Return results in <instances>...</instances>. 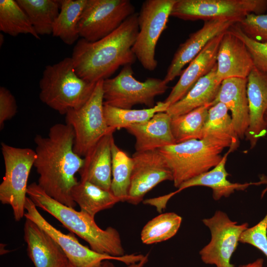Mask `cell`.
Returning a JSON list of instances; mask_svg holds the SVG:
<instances>
[{
  "instance_id": "cell-1",
  "label": "cell",
  "mask_w": 267,
  "mask_h": 267,
  "mask_svg": "<svg viewBox=\"0 0 267 267\" xmlns=\"http://www.w3.org/2000/svg\"><path fill=\"white\" fill-rule=\"evenodd\" d=\"M74 140L70 126L52 125L47 136L37 134L34 138L36 158L34 164L39 175V186L55 200L73 208L77 204L71 192L79 182L75 175L84 164V159L74 152Z\"/></svg>"
},
{
  "instance_id": "cell-2",
  "label": "cell",
  "mask_w": 267,
  "mask_h": 267,
  "mask_svg": "<svg viewBox=\"0 0 267 267\" xmlns=\"http://www.w3.org/2000/svg\"><path fill=\"white\" fill-rule=\"evenodd\" d=\"M138 31V13L135 12L115 31L98 41L90 42L81 38L71 57L77 74L96 83L109 78L120 67L134 63L136 58L132 47Z\"/></svg>"
},
{
  "instance_id": "cell-3",
  "label": "cell",
  "mask_w": 267,
  "mask_h": 267,
  "mask_svg": "<svg viewBox=\"0 0 267 267\" xmlns=\"http://www.w3.org/2000/svg\"><path fill=\"white\" fill-rule=\"evenodd\" d=\"M27 194L37 207L52 215L72 233L86 241L92 250L114 257L125 255L120 234L115 228H100L94 218L55 200L36 182L28 186Z\"/></svg>"
},
{
  "instance_id": "cell-4",
  "label": "cell",
  "mask_w": 267,
  "mask_h": 267,
  "mask_svg": "<svg viewBox=\"0 0 267 267\" xmlns=\"http://www.w3.org/2000/svg\"><path fill=\"white\" fill-rule=\"evenodd\" d=\"M96 83L79 77L71 57H65L58 63L45 66L39 82V97L50 108L65 115L87 101Z\"/></svg>"
},
{
  "instance_id": "cell-5",
  "label": "cell",
  "mask_w": 267,
  "mask_h": 267,
  "mask_svg": "<svg viewBox=\"0 0 267 267\" xmlns=\"http://www.w3.org/2000/svg\"><path fill=\"white\" fill-rule=\"evenodd\" d=\"M224 148L205 139H191L158 149L171 170L174 185L205 173L222 160Z\"/></svg>"
},
{
  "instance_id": "cell-6",
  "label": "cell",
  "mask_w": 267,
  "mask_h": 267,
  "mask_svg": "<svg viewBox=\"0 0 267 267\" xmlns=\"http://www.w3.org/2000/svg\"><path fill=\"white\" fill-rule=\"evenodd\" d=\"M5 174L0 184V201L10 205L15 220L18 222L25 215L27 182L36 158L35 151L1 143Z\"/></svg>"
},
{
  "instance_id": "cell-7",
  "label": "cell",
  "mask_w": 267,
  "mask_h": 267,
  "mask_svg": "<svg viewBox=\"0 0 267 267\" xmlns=\"http://www.w3.org/2000/svg\"><path fill=\"white\" fill-rule=\"evenodd\" d=\"M134 74L132 65H127L115 77L103 80L104 104L125 109L139 104L154 107L155 98L166 91L167 84L152 77L140 82Z\"/></svg>"
},
{
  "instance_id": "cell-8",
  "label": "cell",
  "mask_w": 267,
  "mask_h": 267,
  "mask_svg": "<svg viewBox=\"0 0 267 267\" xmlns=\"http://www.w3.org/2000/svg\"><path fill=\"white\" fill-rule=\"evenodd\" d=\"M103 81L96 83L87 101L80 108L65 114L66 124L75 134L74 152L82 157L105 134L116 130L108 126L103 113Z\"/></svg>"
},
{
  "instance_id": "cell-9",
  "label": "cell",
  "mask_w": 267,
  "mask_h": 267,
  "mask_svg": "<svg viewBox=\"0 0 267 267\" xmlns=\"http://www.w3.org/2000/svg\"><path fill=\"white\" fill-rule=\"evenodd\" d=\"M267 10V0H177L171 16L183 20L238 23L249 14H263Z\"/></svg>"
},
{
  "instance_id": "cell-10",
  "label": "cell",
  "mask_w": 267,
  "mask_h": 267,
  "mask_svg": "<svg viewBox=\"0 0 267 267\" xmlns=\"http://www.w3.org/2000/svg\"><path fill=\"white\" fill-rule=\"evenodd\" d=\"M24 217L35 222L45 231L60 246L69 262L75 267H101L107 260H115L129 266L140 262L144 257L142 254H131L114 257L98 253L82 244L71 232L65 234L55 228L39 213L37 207L27 196Z\"/></svg>"
},
{
  "instance_id": "cell-11",
  "label": "cell",
  "mask_w": 267,
  "mask_h": 267,
  "mask_svg": "<svg viewBox=\"0 0 267 267\" xmlns=\"http://www.w3.org/2000/svg\"><path fill=\"white\" fill-rule=\"evenodd\" d=\"M176 0H146L138 13L139 31L132 50L145 70L152 71L157 67L156 46Z\"/></svg>"
},
{
  "instance_id": "cell-12",
  "label": "cell",
  "mask_w": 267,
  "mask_h": 267,
  "mask_svg": "<svg viewBox=\"0 0 267 267\" xmlns=\"http://www.w3.org/2000/svg\"><path fill=\"white\" fill-rule=\"evenodd\" d=\"M134 13L129 0H87L78 24L80 37L90 42L98 41Z\"/></svg>"
},
{
  "instance_id": "cell-13",
  "label": "cell",
  "mask_w": 267,
  "mask_h": 267,
  "mask_svg": "<svg viewBox=\"0 0 267 267\" xmlns=\"http://www.w3.org/2000/svg\"><path fill=\"white\" fill-rule=\"evenodd\" d=\"M202 222L211 233L210 242L199 252L203 262L217 267H234L230 258L241 234L248 228V223L238 224L221 211H216L213 217Z\"/></svg>"
},
{
  "instance_id": "cell-14",
  "label": "cell",
  "mask_w": 267,
  "mask_h": 267,
  "mask_svg": "<svg viewBox=\"0 0 267 267\" xmlns=\"http://www.w3.org/2000/svg\"><path fill=\"white\" fill-rule=\"evenodd\" d=\"M133 168L128 199L136 205L144 195L160 182L173 180L172 173L158 149L135 151L132 156Z\"/></svg>"
},
{
  "instance_id": "cell-15",
  "label": "cell",
  "mask_w": 267,
  "mask_h": 267,
  "mask_svg": "<svg viewBox=\"0 0 267 267\" xmlns=\"http://www.w3.org/2000/svg\"><path fill=\"white\" fill-rule=\"evenodd\" d=\"M236 23L235 21L227 20L204 21L202 28L190 34L189 38L179 45L167 69L163 79L165 82L168 84L180 76L183 67L189 63L211 40Z\"/></svg>"
},
{
  "instance_id": "cell-16",
  "label": "cell",
  "mask_w": 267,
  "mask_h": 267,
  "mask_svg": "<svg viewBox=\"0 0 267 267\" xmlns=\"http://www.w3.org/2000/svg\"><path fill=\"white\" fill-rule=\"evenodd\" d=\"M254 67L252 56L244 43L228 29L223 33L217 56V76L223 80L247 78Z\"/></svg>"
},
{
  "instance_id": "cell-17",
  "label": "cell",
  "mask_w": 267,
  "mask_h": 267,
  "mask_svg": "<svg viewBox=\"0 0 267 267\" xmlns=\"http://www.w3.org/2000/svg\"><path fill=\"white\" fill-rule=\"evenodd\" d=\"M250 121L245 137L253 149L267 133L264 114L267 109V74L255 66L247 77Z\"/></svg>"
},
{
  "instance_id": "cell-18",
  "label": "cell",
  "mask_w": 267,
  "mask_h": 267,
  "mask_svg": "<svg viewBox=\"0 0 267 267\" xmlns=\"http://www.w3.org/2000/svg\"><path fill=\"white\" fill-rule=\"evenodd\" d=\"M24 240L35 267H66L69 261L58 244L35 222L26 219Z\"/></svg>"
},
{
  "instance_id": "cell-19",
  "label": "cell",
  "mask_w": 267,
  "mask_h": 267,
  "mask_svg": "<svg viewBox=\"0 0 267 267\" xmlns=\"http://www.w3.org/2000/svg\"><path fill=\"white\" fill-rule=\"evenodd\" d=\"M224 32L211 40L190 61L164 102L171 105L180 100L200 79L212 70L217 64L218 51Z\"/></svg>"
},
{
  "instance_id": "cell-20",
  "label": "cell",
  "mask_w": 267,
  "mask_h": 267,
  "mask_svg": "<svg viewBox=\"0 0 267 267\" xmlns=\"http://www.w3.org/2000/svg\"><path fill=\"white\" fill-rule=\"evenodd\" d=\"M114 132L111 131L103 135L84 156L83 165L79 172L80 180L88 181L105 190H110L111 144Z\"/></svg>"
},
{
  "instance_id": "cell-21",
  "label": "cell",
  "mask_w": 267,
  "mask_h": 267,
  "mask_svg": "<svg viewBox=\"0 0 267 267\" xmlns=\"http://www.w3.org/2000/svg\"><path fill=\"white\" fill-rule=\"evenodd\" d=\"M247 78H232L223 80L213 105L222 102L231 114L235 132L245 138L249 125V108L247 95Z\"/></svg>"
},
{
  "instance_id": "cell-22",
  "label": "cell",
  "mask_w": 267,
  "mask_h": 267,
  "mask_svg": "<svg viewBox=\"0 0 267 267\" xmlns=\"http://www.w3.org/2000/svg\"><path fill=\"white\" fill-rule=\"evenodd\" d=\"M172 117L166 112L155 114L147 122L125 128L135 139L136 151H145L176 144L171 130Z\"/></svg>"
},
{
  "instance_id": "cell-23",
  "label": "cell",
  "mask_w": 267,
  "mask_h": 267,
  "mask_svg": "<svg viewBox=\"0 0 267 267\" xmlns=\"http://www.w3.org/2000/svg\"><path fill=\"white\" fill-rule=\"evenodd\" d=\"M238 137L228 110L222 102L213 105L209 109L201 139H205L223 148L228 147L231 153L239 145Z\"/></svg>"
},
{
  "instance_id": "cell-24",
  "label": "cell",
  "mask_w": 267,
  "mask_h": 267,
  "mask_svg": "<svg viewBox=\"0 0 267 267\" xmlns=\"http://www.w3.org/2000/svg\"><path fill=\"white\" fill-rule=\"evenodd\" d=\"M221 83L217 78L216 64L208 74L196 82L182 99L170 105L166 112L173 118L206 104H213Z\"/></svg>"
},
{
  "instance_id": "cell-25",
  "label": "cell",
  "mask_w": 267,
  "mask_h": 267,
  "mask_svg": "<svg viewBox=\"0 0 267 267\" xmlns=\"http://www.w3.org/2000/svg\"><path fill=\"white\" fill-rule=\"evenodd\" d=\"M229 153L228 151L222 157L221 161L210 170L181 184L177 190L178 193L192 186H207L212 189L214 199L218 200L222 197H228L235 190H244L250 185L266 182V180L245 183H232L228 180L227 177L229 174L226 170L225 164Z\"/></svg>"
},
{
  "instance_id": "cell-26",
  "label": "cell",
  "mask_w": 267,
  "mask_h": 267,
  "mask_svg": "<svg viewBox=\"0 0 267 267\" xmlns=\"http://www.w3.org/2000/svg\"><path fill=\"white\" fill-rule=\"evenodd\" d=\"M71 195L80 211L93 218L100 211L110 209L121 202L110 190L85 181H79L73 188Z\"/></svg>"
},
{
  "instance_id": "cell-27",
  "label": "cell",
  "mask_w": 267,
  "mask_h": 267,
  "mask_svg": "<svg viewBox=\"0 0 267 267\" xmlns=\"http://www.w3.org/2000/svg\"><path fill=\"white\" fill-rule=\"evenodd\" d=\"M87 0H61L59 13L53 24L52 34L71 45L80 37L78 24Z\"/></svg>"
},
{
  "instance_id": "cell-28",
  "label": "cell",
  "mask_w": 267,
  "mask_h": 267,
  "mask_svg": "<svg viewBox=\"0 0 267 267\" xmlns=\"http://www.w3.org/2000/svg\"><path fill=\"white\" fill-rule=\"evenodd\" d=\"M18 5L28 17L37 34H52L54 22L60 11V0H16Z\"/></svg>"
},
{
  "instance_id": "cell-29",
  "label": "cell",
  "mask_w": 267,
  "mask_h": 267,
  "mask_svg": "<svg viewBox=\"0 0 267 267\" xmlns=\"http://www.w3.org/2000/svg\"><path fill=\"white\" fill-rule=\"evenodd\" d=\"M170 106L164 101H159L147 109H125L104 104L103 113L108 126L117 130L147 122L155 114L166 112Z\"/></svg>"
},
{
  "instance_id": "cell-30",
  "label": "cell",
  "mask_w": 267,
  "mask_h": 267,
  "mask_svg": "<svg viewBox=\"0 0 267 267\" xmlns=\"http://www.w3.org/2000/svg\"><path fill=\"white\" fill-rule=\"evenodd\" d=\"M208 104L186 114L172 118L171 130L176 143L191 139H201L209 108Z\"/></svg>"
},
{
  "instance_id": "cell-31",
  "label": "cell",
  "mask_w": 267,
  "mask_h": 267,
  "mask_svg": "<svg viewBox=\"0 0 267 267\" xmlns=\"http://www.w3.org/2000/svg\"><path fill=\"white\" fill-rule=\"evenodd\" d=\"M112 181L110 191L119 198L126 202L133 168V158L119 148L114 139L111 144Z\"/></svg>"
},
{
  "instance_id": "cell-32",
  "label": "cell",
  "mask_w": 267,
  "mask_h": 267,
  "mask_svg": "<svg viewBox=\"0 0 267 267\" xmlns=\"http://www.w3.org/2000/svg\"><path fill=\"white\" fill-rule=\"evenodd\" d=\"M0 30L13 37L30 34L40 39L27 14L14 0H0Z\"/></svg>"
},
{
  "instance_id": "cell-33",
  "label": "cell",
  "mask_w": 267,
  "mask_h": 267,
  "mask_svg": "<svg viewBox=\"0 0 267 267\" xmlns=\"http://www.w3.org/2000/svg\"><path fill=\"white\" fill-rule=\"evenodd\" d=\"M182 218L174 212L160 214L148 221L142 228L140 239L146 245L166 241L178 231Z\"/></svg>"
},
{
  "instance_id": "cell-34",
  "label": "cell",
  "mask_w": 267,
  "mask_h": 267,
  "mask_svg": "<svg viewBox=\"0 0 267 267\" xmlns=\"http://www.w3.org/2000/svg\"><path fill=\"white\" fill-rule=\"evenodd\" d=\"M228 30L244 43L252 56L254 66L267 74V42H259L248 37L237 23Z\"/></svg>"
},
{
  "instance_id": "cell-35",
  "label": "cell",
  "mask_w": 267,
  "mask_h": 267,
  "mask_svg": "<svg viewBox=\"0 0 267 267\" xmlns=\"http://www.w3.org/2000/svg\"><path fill=\"white\" fill-rule=\"evenodd\" d=\"M237 24L248 37L259 42H267V14L251 13Z\"/></svg>"
},
{
  "instance_id": "cell-36",
  "label": "cell",
  "mask_w": 267,
  "mask_h": 267,
  "mask_svg": "<svg viewBox=\"0 0 267 267\" xmlns=\"http://www.w3.org/2000/svg\"><path fill=\"white\" fill-rule=\"evenodd\" d=\"M239 242L253 246L267 258V213L257 224L247 228L241 234Z\"/></svg>"
},
{
  "instance_id": "cell-37",
  "label": "cell",
  "mask_w": 267,
  "mask_h": 267,
  "mask_svg": "<svg viewBox=\"0 0 267 267\" xmlns=\"http://www.w3.org/2000/svg\"><path fill=\"white\" fill-rule=\"evenodd\" d=\"M17 106L12 93L4 87H0V129L4 122L12 118L16 114Z\"/></svg>"
},
{
  "instance_id": "cell-38",
  "label": "cell",
  "mask_w": 267,
  "mask_h": 267,
  "mask_svg": "<svg viewBox=\"0 0 267 267\" xmlns=\"http://www.w3.org/2000/svg\"><path fill=\"white\" fill-rule=\"evenodd\" d=\"M178 190L171 192L163 196L147 199L143 201L144 204H148L154 206L156 210L161 213L165 209L168 201L175 194L178 193Z\"/></svg>"
},
{
  "instance_id": "cell-39",
  "label": "cell",
  "mask_w": 267,
  "mask_h": 267,
  "mask_svg": "<svg viewBox=\"0 0 267 267\" xmlns=\"http://www.w3.org/2000/svg\"><path fill=\"white\" fill-rule=\"evenodd\" d=\"M263 259L259 258L253 262L240 266L239 267H263Z\"/></svg>"
},
{
  "instance_id": "cell-40",
  "label": "cell",
  "mask_w": 267,
  "mask_h": 267,
  "mask_svg": "<svg viewBox=\"0 0 267 267\" xmlns=\"http://www.w3.org/2000/svg\"><path fill=\"white\" fill-rule=\"evenodd\" d=\"M148 258V254L145 255L144 258L140 262L133 264L128 266V267H143L144 265L147 262Z\"/></svg>"
},
{
  "instance_id": "cell-41",
  "label": "cell",
  "mask_w": 267,
  "mask_h": 267,
  "mask_svg": "<svg viewBox=\"0 0 267 267\" xmlns=\"http://www.w3.org/2000/svg\"><path fill=\"white\" fill-rule=\"evenodd\" d=\"M66 267H75L71 265L70 263ZM101 267H114L111 263L109 262H104Z\"/></svg>"
},
{
  "instance_id": "cell-42",
  "label": "cell",
  "mask_w": 267,
  "mask_h": 267,
  "mask_svg": "<svg viewBox=\"0 0 267 267\" xmlns=\"http://www.w3.org/2000/svg\"><path fill=\"white\" fill-rule=\"evenodd\" d=\"M3 41H4V37L3 36L2 34H0V45H1V44H2V43H3Z\"/></svg>"
},
{
  "instance_id": "cell-43",
  "label": "cell",
  "mask_w": 267,
  "mask_h": 267,
  "mask_svg": "<svg viewBox=\"0 0 267 267\" xmlns=\"http://www.w3.org/2000/svg\"><path fill=\"white\" fill-rule=\"evenodd\" d=\"M264 118V120L267 125V109H266L265 112Z\"/></svg>"
},
{
  "instance_id": "cell-44",
  "label": "cell",
  "mask_w": 267,
  "mask_h": 267,
  "mask_svg": "<svg viewBox=\"0 0 267 267\" xmlns=\"http://www.w3.org/2000/svg\"></svg>"
}]
</instances>
